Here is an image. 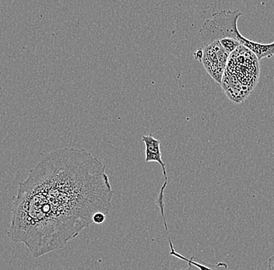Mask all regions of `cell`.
I'll list each match as a JSON object with an SVG mask.
<instances>
[{
    "label": "cell",
    "instance_id": "obj_1",
    "mask_svg": "<svg viewBox=\"0 0 274 270\" xmlns=\"http://www.w3.org/2000/svg\"><path fill=\"white\" fill-rule=\"evenodd\" d=\"M105 167L84 149L48 154L19 184L9 238L25 244L35 258L64 248L96 213L110 212L114 191Z\"/></svg>",
    "mask_w": 274,
    "mask_h": 270
},
{
    "label": "cell",
    "instance_id": "obj_2",
    "mask_svg": "<svg viewBox=\"0 0 274 270\" xmlns=\"http://www.w3.org/2000/svg\"><path fill=\"white\" fill-rule=\"evenodd\" d=\"M243 13L239 10L225 9L212 15L199 30L203 44L218 41L228 55L241 46L237 29V20Z\"/></svg>",
    "mask_w": 274,
    "mask_h": 270
},
{
    "label": "cell",
    "instance_id": "obj_3",
    "mask_svg": "<svg viewBox=\"0 0 274 270\" xmlns=\"http://www.w3.org/2000/svg\"><path fill=\"white\" fill-rule=\"evenodd\" d=\"M201 48L202 54L199 62L203 65L209 75L217 83L221 84L230 55L227 53L217 40L210 44H203Z\"/></svg>",
    "mask_w": 274,
    "mask_h": 270
},
{
    "label": "cell",
    "instance_id": "obj_4",
    "mask_svg": "<svg viewBox=\"0 0 274 270\" xmlns=\"http://www.w3.org/2000/svg\"><path fill=\"white\" fill-rule=\"evenodd\" d=\"M142 141L144 142L145 145V162L146 163H151L156 162L160 164L162 168V172L164 175V184L159 193L157 198V204L160 210V214L162 216V220L164 223V229L168 233V227H167V221L165 217V205H164V190L167 186L168 178H167V170H166V164L162 160L161 151H160V141L154 137L152 135L142 136Z\"/></svg>",
    "mask_w": 274,
    "mask_h": 270
},
{
    "label": "cell",
    "instance_id": "obj_5",
    "mask_svg": "<svg viewBox=\"0 0 274 270\" xmlns=\"http://www.w3.org/2000/svg\"><path fill=\"white\" fill-rule=\"evenodd\" d=\"M168 242H169L170 246V255L177 259L186 261L188 263L187 268L179 269V270L178 269V270H233L229 268L227 263H222V262L217 263L216 264H211V263L203 261L195 256H193L190 259H188L175 251L170 237H168Z\"/></svg>",
    "mask_w": 274,
    "mask_h": 270
},
{
    "label": "cell",
    "instance_id": "obj_6",
    "mask_svg": "<svg viewBox=\"0 0 274 270\" xmlns=\"http://www.w3.org/2000/svg\"><path fill=\"white\" fill-rule=\"evenodd\" d=\"M240 44L241 46L245 47L249 50L252 53L254 54L257 58L258 61L265 58H271L274 56V41L271 44H261L255 42L252 40L247 39L240 34L238 36Z\"/></svg>",
    "mask_w": 274,
    "mask_h": 270
},
{
    "label": "cell",
    "instance_id": "obj_7",
    "mask_svg": "<svg viewBox=\"0 0 274 270\" xmlns=\"http://www.w3.org/2000/svg\"><path fill=\"white\" fill-rule=\"evenodd\" d=\"M106 215L102 213H96L93 217V223L95 224H102L105 223Z\"/></svg>",
    "mask_w": 274,
    "mask_h": 270
},
{
    "label": "cell",
    "instance_id": "obj_8",
    "mask_svg": "<svg viewBox=\"0 0 274 270\" xmlns=\"http://www.w3.org/2000/svg\"><path fill=\"white\" fill-rule=\"evenodd\" d=\"M267 270H274V255L269 259Z\"/></svg>",
    "mask_w": 274,
    "mask_h": 270
}]
</instances>
